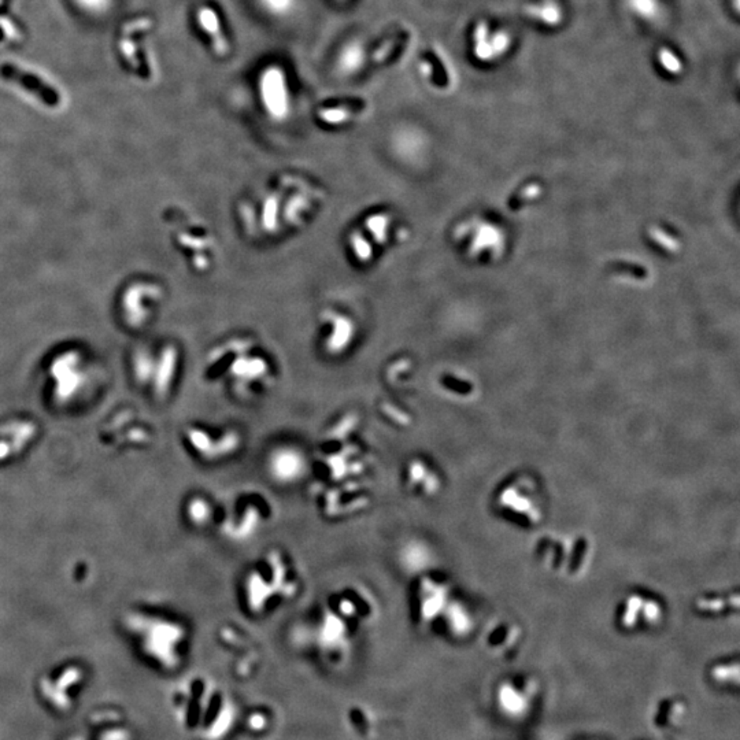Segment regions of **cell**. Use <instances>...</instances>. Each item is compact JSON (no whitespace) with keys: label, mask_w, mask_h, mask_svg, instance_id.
I'll return each mask as SVG.
<instances>
[{"label":"cell","mask_w":740,"mask_h":740,"mask_svg":"<svg viewBox=\"0 0 740 740\" xmlns=\"http://www.w3.org/2000/svg\"><path fill=\"white\" fill-rule=\"evenodd\" d=\"M300 620L298 630L324 655L340 658L348 654L359 630L379 614L375 594L363 584H344L325 594Z\"/></svg>","instance_id":"1"},{"label":"cell","mask_w":740,"mask_h":740,"mask_svg":"<svg viewBox=\"0 0 740 740\" xmlns=\"http://www.w3.org/2000/svg\"><path fill=\"white\" fill-rule=\"evenodd\" d=\"M372 461L358 437L354 425L332 428L321 439L313 457L310 473L317 477V493L322 512L327 516L347 513L346 493L353 488H365V478L370 473Z\"/></svg>","instance_id":"2"},{"label":"cell","mask_w":740,"mask_h":740,"mask_svg":"<svg viewBox=\"0 0 740 740\" xmlns=\"http://www.w3.org/2000/svg\"><path fill=\"white\" fill-rule=\"evenodd\" d=\"M302 588L300 572L291 557L271 548L247 566L239 598L247 614L262 617L292 602Z\"/></svg>","instance_id":"3"},{"label":"cell","mask_w":740,"mask_h":740,"mask_svg":"<svg viewBox=\"0 0 740 740\" xmlns=\"http://www.w3.org/2000/svg\"><path fill=\"white\" fill-rule=\"evenodd\" d=\"M493 506L495 513L512 525L535 529L547 516V495L532 471H515L498 484Z\"/></svg>","instance_id":"4"},{"label":"cell","mask_w":740,"mask_h":740,"mask_svg":"<svg viewBox=\"0 0 740 740\" xmlns=\"http://www.w3.org/2000/svg\"><path fill=\"white\" fill-rule=\"evenodd\" d=\"M532 556L539 566L560 579L584 577L595 558V541L584 532H544L535 539Z\"/></svg>","instance_id":"5"},{"label":"cell","mask_w":740,"mask_h":740,"mask_svg":"<svg viewBox=\"0 0 740 740\" xmlns=\"http://www.w3.org/2000/svg\"><path fill=\"white\" fill-rule=\"evenodd\" d=\"M274 516L269 498L261 491L240 490L225 500L221 532L233 543H245L259 535Z\"/></svg>","instance_id":"6"},{"label":"cell","mask_w":740,"mask_h":740,"mask_svg":"<svg viewBox=\"0 0 740 740\" xmlns=\"http://www.w3.org/2000/svg\"><path fill=\"white\" fill-rule=\"evenodd\" d=\"M128 360L136 382H154L155 392L166 395L177 375L180 351L170 341H140L129 348Z\"/></svg>","instance_id":"7"},{"label":"cell","mask_w":740,"mask_h":740,"mask_svg":"<svg viewBox=\"0 0 740 740\" xmlns=\"http://www.w3.org/2000/svg\"><path fill=\"white\" fill-rule=\"evenodd\" d=\"M417 576L411 594L416 623L425 630H436L449 606L459 594L446 573L428 569Z\"/></svg>","instance_id":"8"},{"label":"cell","mask_w":740,"mask_h":740,"mask_svg":"<svg viewBox=\"0 0 740 740\" xmlns=\"http://www.w3.org/2000/svg\"><path fill=\"white\" fill-rule=\"evenodd\" d=\"M668 607L655 592L632 588L621 595L614 609V626L624 635L655 632L665 624Z\"/></svg>","instance_id":"9"},{"label":"cell","mask_w":740,"mask_h":740,"mask_svg":"<svg viewBox=\"0 0 740 740\" xmlns=\"http://www.w3.org/2000/svg\"><path fill=\"white\" fill-rule=\"evenodd\" d=\"M162 299L163 292L158 283L150 278H135L121 288L115 300V313L125 329L137 334L155 319Z\"/></svg>","instance_id":"10"},{"label":"cell","mask_w":740,"mask_h":740,"mask_svg":"<svg viewBox=\"0 0 740 740\" xmlns=\"http://www.w3.org/2000/svg\"><path fill=\"white\" fill-rule=\"evenodd\" d=\"M539 695L540 683L535 676L529 673L509 674L493 687V707L506 721L521 722L535 710Z\"/></svg>","instance_id":"11"},{"label":"cell","mask_w":740,"mask_h":740,"mask_svg":"<svg viewBox=\"0 0 740 740\" xmlns=\"http://www.w3.org/2000/svg\"><path fill=\"white\" fill-rule=\"evenodd\" d=\"M188 440L192 450L202 458L204 462H228L235 458L243 449V435L233 426H225L224 429H206L194 428Z\"/></svg>","instance_id":"12"},{"label":"cell","mask_w":740,"mask_h":740,"mask_svg":"<svg viewBox=\"0 0 740 740\" xmlns=\"http://www.w3.org/2000/svg\"><path fill=\"white\" fill-rule=\"evenodd\" d=\"M265 471L273 483L284 487L295 486L309 476L310 457L296 445L281 443L266 454Z\"/></svg>","instance_id":"13"},{"label":"cell","mask_w":740,"mask_h":740,"mask_svg":"<svg viewBox=\"0 0 740 740\" xmlns=\"http://www.w3.org/2000/svg\"><path fill=\"white\" fill-rule=\"evenodd\" d=\"M481 642L491 658L510 661L522 646L524 630L521 624L510 617H495L484 629Z\"/></svg>","instance_id":"14"},{"label":"cell","mask_w":740,"mask_h":740,"mask_svg":"<svg viewBox=\"0 0 740 740\" xmlns=\"http://www.w3.org/2000/svg\"><path fill=\"white\" fill-rule=\"evenodd\" d=\"M404 488L414 498L430 500L445 488V478L439 468L425 457H413L402 471Z\"/></svg>","instance_id":"15"},{"label":"cell","mask_w":740,"mask_h":740,"mask_svg":"<svg viewBox=\"0 0 740 740\" xmlns=\"http://www.w3.org/2000/svg\"><path fill=\"white\" fill-rule=\"evenodd\" d=\"M688 717V702L683 696H661L651 705L649 725L658 736H674L684 729Z\"/></svg>","instance_id":"16"},{"label":"cell","mask_w":740,"mask_h":740,"mask_svg":"<svg viewBox=\"0 0 740 740\" xmlns=\"http://www.w3.org/2000/svg\"><path fill=\"white\" fill-rule=\"evenodd\" d=\"M512 48V37L503 29H495L487 21H478L471 32L473 57L486 65L500 61Z\"/></svg>","instance_id":"17"},{"label":"cell","mask_w":740,"mask_h":740,"mask_svg":"<svg viewBox=\"0 0 740 740\" xmlns=\"http://www.w3.org/2000/svg\"><path fill=\"white\" fill-rule=\"evenodd\" d=\"M691 607L695 616L706 620H725L736 617L740 609L739 589L728 588L699 592L693 599Z\"/></svg>","instance_id":"18"},{"label":"cell","mask_w":740,"mask_h":740,"mask_svg":"<svg viewBox=\"0 0 740 740\" xmlns=\"http://www.w3.org/2000/svg\"><path fill=\"white\" fill-rule=\"evenodd\" d=\"M0 76L4 80L13 81L18 86L23 87V90H29L35 96H37L45 105L49 107H57L61 103V98L58 92L54 90L51 86H48L40 77L36 74H32L29 71H25L21 68L13 65V64H1L0 65Z\"/></svg>","instance_id":"19"},{"label":"cell","mask_w":740,"mask_h":740,"mask_svg":"<svg viewBox=\"0 0 740 740\" xmlns=\"http://www.w3.org/2000/svg\"><path fill=\"white\" fill-rule=\"evenodd\" d=\"M707 680L721 690L739 688V659L736 657H724L712 662L706 671Z\"/></svg>","instance_id":"20"},{"label":"cell","mask_w":740,"mask_h":740,"mask_svg":"<svg viewBox=\"0 0 740 740\" xmlns=\"http://www.w3.org/2000/svg\"><path fill=\"white\" fill-rule=\"evenodd\" d=\"M524 14L532 21L547 29L558 28L563 20L565 13L557 0H535L524 6Z\"/></svg>","instance_id":"21"},{"label":"cell","mask_w":740,"mask_h":740,"mask_svg":"<svg viewBox=\"0 0 740 740\" xmlns=\"http://www.w3.org/2000/svg\"><path fill=\"white\" fill-rule=\"evenodd\" d=\"M262 92L265 103L273 114H283L287 109V90L283 74L271 69L262 80Z\"/></svg>","instance_id":"22"},{"label":"cell","mask_w":740,"mask_h":740,"mask_svg":"<svg viewBox=\"0 0 740 740\" xmlns=\"http://www.w3.org/2000/svg\"><path fill=\"white\" fill-rule=\"evenodd\" d=\"M198 20L203 29L207 32V35L211 37L214 51L220 57H225L229 52V43L223 35L221 23L217 13L210 7H202L198 13Z\"/></svg>","instance_id":"23"},{"label":"cell","mask_w":740,"mask_h":740,"mask_svg":"<svg viewBox=\"0 0 740 740\" xmlns=\"http://www.w3.org/2000/svg\"><path fill=\"white\" fill-rule=\"evenodd\" d=\"M399 560L407 572L418 575L429 569V550L420 541H409L399 551Z\"/></svg>","instance_id":"24"},{"label":"cell","mask_w":740,"mask_h":740,"mask_svg":"<svg viewBox=\"0 0 740 740\" xmlns=\"http://www.w3.org/2000/svg\"><path fill=\"white\" fill-rule=\"evenodd\" d=\"M629 13L642 23H661L664 18V4L661 0H626Z\"/></svg>","instance_id":"25"},{"label":"cell","mask_w":740,"mask_h":740,"mask_svg":"<svg viewBox=\"0 0 740 740\" xmlns=\"http://www.w3.org/2000/svg\"><path fill=\"white\" fill-rule=\"evenodd\" d=\"M420 68L426 78H429L437 87H446L449 84L450 76L447 69L445 66L443 61L439 58V55H436L435 52L426 55L421 61Z\"/></svg>","instance_id":"26"},{"label":"cell","mask_w":740,"mask_h":740,"mask_svg":"<svg viewBox=\"0 0 740 740\" xmlns=\"http://www.w3.org/2000/svg\"><path fill=\"white\" fill-rule=\"evenodd\" d=\"M655 64L665 76H669V77H677L684 70V65H683L680 55L669 47H661L657 51Z\"/></svg>","instance_id":"27"},{"label":"cell","mask_w":740,"mask_h":740,"mask_svg":"<svg viewBox=\"0 0 740 740\" xmlns=\"http://www.w3.org/2000/svg\"><path fill=\"white\" fill-rule=\"evenodd\" d=\"M362 109H363V103L353 102V103L340 105V106H335V107L321 109L318 114H319V118L322 121L328 122V124H341V122H346L347 119H350L353 115H356Z\"/></svg>","instance_id":"28"},{"label":"cell","mask_w":740,"mask_h":740,"mask_svg":"<svg viewBox=\"0 0 740 740\" xmlns=\"http://www.w3.org/2000/svg\"><path fill=\"white\" fill-rule=\"evenodd\" d=\"M216 516L214 505L206 498H195L189 503V518L196 525H207Z\"/></svg>","instance_id":"29"},{"label":"cell","mask_w":740,"mask_h":740,"mask_svg":"<svg viewBox=\"0 0 740 740\" xmlns=\"http://www.w3.org/2000/svg\"><path fill=\"white\" fill-rule=\"evenodd\" d=\"M409 40V33L407 32H399L398 35L387 39L384 43H382L373 54L372 59L375 64H382L384 61H387L395 51L397 48H399L401 45H404L406 42Z\"/></svg>","instance_id":"30"}]
</instances>
